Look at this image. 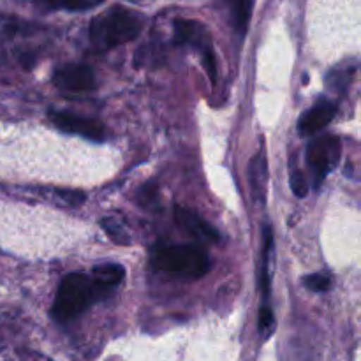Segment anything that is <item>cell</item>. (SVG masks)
Returning <instances> with one entry per match:
<instances>
[{"label":"cell","instance_id":"1","mask_svg":"<svg viewBox=\"0 0 361 361\" xmlns=\"http://www.w3.org/2000/svg\"><path fill=\"white\" fill-rule=\"evenodd\" d=\"M109 295L111 291L95 282L92 275L69 274L59 286L53 303V316L66 323L83 314L92 303L108 298Z\"/></svg>","mask_w":361,"mask_h":361},{"label":"cell","instance_id":"2","mask_svg":"<svg viewBox=\"0 0 361 361\" xmlns=\"http://www.w3.org/2000/svg\"><path fill=\"white\" fill-rule=\"evenodd\" d=\"M143 28V18L126 7H111L92 20L90 39L99 49H111L133 41Z\"/></svg>","mask_w":361,"mask_h":361},{"label":"cell","instance_id":"3","mask_svg":"<svg viewBox=\"0 0 361 361\" xmlns=\"http://www.w3.org/2000/svg\"><path fill=\"white\" fill-rule=\"evenodd\" d=\"M150 261L157 270L187 279H200L210 270L208 254L197 245L161 243L152 249Z\"/></svg>","mask_w":361,"mask_h":361},{"label":"cell","instance_id":"4","mask_svg":"<svg viewBox=\"0 0 361 361\" xmlns=\"http://www.w3.org/2000/svg\"><path fill=\"white\" fill-rule=\"evenodd\" d=\"M175 42L182 46H192L203 56L204 69L210 76L212 83L217 81V66H215V53L212 46V39L203 23L194 20H180L175 21Z\"/></svg>","mask_w":361,"mask_h":361},{"label":"cell","instance_id":"5","mask_svg":"<svg viewBox=\"0 0 361 361\" xmlns=\"http://www.w3.org/2000/svg\"><path fill=\"white\" fill-rule=\"evenodd\" d=\"M342 155V145L337 136H323L314 140L307 150V162L310 166L314 187L319 189L324 178L337 168Z\"/></svg>","mask_w":361,"mask_h":361},{"label":"cell","instance_id":"6","mask_svg":"<svg viewBox=\"0 0 361 361\" xmlns=\"http://www.w3.org/2000/svg\"><path fill=\"white\" fill-rule=\"evenodd\" d=\"M53 85L59 90L69 92V94H85V92L95 90V74L85 63H66L55 69L51 76Z\"/></svg>","mask_w":361,"mask_h":361},{"label":"cell","instance_id":"7","mask_svg":"<svg viewBox=\"0 0 361 361\" xmlns=\"http://www.w3.org/2000/svg\"><path fill=\"white\" fill-rule=\"evenodd\" d=\"M49 118L55 123V127H59L63 133L78 134V136H83L92 141H102L106 137V129L99 120L85 118V116H78L67 111H56V109L49 111Z\"/></svg>","mask_w":361,"mask_h":361},{"label":"cell","instance_id":"8","mask_svg":"<svg viewBox=\"0 0 361 361\" xmlns=\"http://www.w3.org/2000/svg\"><path fill=\"white\" fill-rule=\"evenodd\" d=\"M337 115V104L330 99L317 101L305 115H302L298 122V133L302 136H312L328 126Z\"/></svg>","mask_w":361,"mask_h":361},{"label":"cell","instance_id":"9","mask_svg":"<svg viewBox=\"0 0 361 361\" xmlns=\"http://www.w3.org/2000/svg\"><path fill=\"white\" fill-rule=\"evenodd\" d=\"M175 219L176 224L183 229L189 235L196 236V238L204 240V242H219V233L214 226L208 224L207 221L200 217L194 212L187 210L183 207H176L175 208Z\"/></svg>","mask_w":361,"mask_h":361},{"label":"cell","instance_id":"10","mask_svg":"<svg viewBox=\"0 0 361 361\" xmlns=\"http://www.w3.org/2000/svg\"><path fill=\"white\" fill-rule=\"evenodd\" d=\"M249 183L252 190V197L257 203L264 204L267 201V185H268V159L264 150L261 148L249 162Z\"/></svg>","mask_w":361,"mask_h":361},{"label":"cell","instance_id":"11","mask_svg":"<svg viewBox=\"0 0 361 361\" xmlns=\"http://www.w3.org/2000/svg\"><path fill=\"white\" fill-rule=\"evenodd\" d=\"M92 277H94L95 282H99L101 286H104L109 291H115V288H118L120 282L123 281V275H126V270H123L120 264L115 263H106L99 264L92 270Z\"/></svg>","mask_w":361,"mask_h":361},{"label":"cell","instance_id":"12","mask_svg":"<svg viewBox=\"0 0 361 361\" xmlns=\"http://www.w3.org/2000/svg\"><path fill=\"white\" fill-rule=\"evenodd\" d=\"M271 259H274V233L270 226L264 228V245H263V274H261V291L264 300L270 298L271 284Z\"/></svg>","mask_w":361,"mask_h":361},{"label":"cell","instance_id":"13","mask_svg":"<svg viewBox=\"0 0 361 361\" xmlns=\"http://www.w3.org/2000/svg\"><path fill=\"white\" fill-rule=\"evenodd\" d=\"M254 0H233V20L240 34H245L249 27L250 16H252Z\"/></svg>","mask_w":361,"mask_h":361},{"label":"cell","instance_id":"14","mask_svg":"<svg viewBox=\"0 0 361 361\" xmlns=\"http://www.w3.org/2000/svg\"><path fill=\"white\" fill-rule=\"evenodd\" d=\"M101 226H102V229H104V231L111 236L113 242L120 243V245H127V243L130 242L129 231H127V228H126V224H123L122 219L109 215V217L102 219Z\"/></svg>","mask_w":361,"mask_h":361},{"label":"cell","instance_id":"15","mask_svg":"<svg viewBox=\"0 0 361 361\" xmlns=\"http://www.w3.org/2000/svg\"><path fill=\"white\" fill-rule=\"evenodd\" d=\"M305 286L310 291L324 293L331 288V279L324 274H314L305 277Z\"/></svg>","mask_w":361,"mask_h":361},{"label":"cell","instance_id":"16","mask_svg":"<svg viewBox=\"0 0 361 361\" xmlns=\"http://www.w3.org/2000/svg\"><path fill=\"white\" fill-rule=\"evenodd\" d=\"M51 7H60V9H87V7L95 6L99 0H42Z\"/></svg>","mask_w":361,"mask_h":361},{"label":"cell","instance_id":"17","mask_svg":"<svg viewBox=\"0 0 361 361\" xmlns=\"http://www.w3.org/2000/svg\"><path fill=\"white\" fill-rule=\"evenodd\" d=\"M274 326H275V317H274V312H271V309L268 307V303H264L263 307H261L259 310V330H261V335H264V337H268V335L274 331Z\"/></svg>","mask_w":361,"mask_h":361},{"label":"cell","instance_id":"18","mask_svg":"<svg viewBox=\"0 0 361 361\" xmlns=\"http://www.w3.org/2000/svg\"><path fill=\"white\" fill-rule=\"evenodd\" d=\"M291 189L298 197H305L307 192H309V182H307L305 175L298 169L291 173Z\"/></svg>","mask_w":361,"mask_h":361}]
</instances>
